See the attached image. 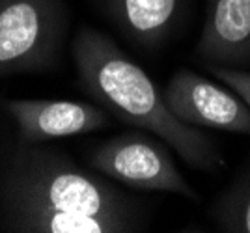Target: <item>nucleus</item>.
Instances as JSON below:
<instances>
[{
	"instance_id": "7ed1b4c3",
	"label": "nucleus",
	"mask_w": 250,
	"mask_h": 233,
	"mask_svg": "<svg viewBox=\"0 0 250 233\" xmlns=\"http://www.w3.org/2000/svg\"><path fill=\"white\" fill-rule=\"evenodd\" d=\"M67 30L65 0H0V77L52 69Z\"/></svg>"
},
{
	"instance_id": "39448f33",
	"label": "nucleus",
	"mask_w": 250,
	"mask_h": 233,
	"mask_svg": "<svg viewBox=\"0 0 250 233\" xmlns=\"http://www.w3.org/2000/svg\"><path fill=\"white\" fill-rule=\"evenodd\" d=\"M172 114L190 127H209L250 135V106L231 88L179 69L163 92Z\"/></svg>"
},
{
	"instance_id": "9d476101",
	"label": "nucleus",
	"mask_w": 250,
	"mask_h": 233,
	"mask_svg": "<svg viewBox=\"0 0 250 233\" xmlns=\"http://www.w3.org/2000/svg\"><path fill=\"white\" fill-rule=\"evenodd\" d=\"M208 67L219 80L231 88L250 106V71H245L241 67H226V65L215 64H209Z\"/></svg>"
},
{
	"instance_id": "f257e3e1",
	"label": "nucleus",
	"mask_w": 250,
	"mask_h": 233,
	"mask_svg": "<svg viewBox=\"0 0 250 233\" xmlns=\"http://www.w3.org/2000/svg\"><path fill=\"white\" fill-rule=\"evenodd\" d=\"M146 220L131 194L60 149L21 144L0 170L2 232L133 233Z\"/></svg>"
},
{
	"instance_id": "0eeeda50",
	"label": "nucleus",
	"mask_w": 250,
	"mask_h": 233,
	"mask_svg": "<svg viewBox=\"0 0 250 233\" xmlns=\"http://www.w3.org/2000/svg\"><path fill=\"white\" fill-rule=\"evenodd\" d=\"M196 53L209 64H250V0H208Z\"/></svg>"
},
{
	"instance_id": "f03ea898",
	"label": "nucleus",
	"mask_w": 250,
	"mask_h": 233,
	"mask_svg": "<svg viewBox=\"0 0 250 233\" xmlns=\"http://www.w3.org/2000/svg\"><path fill=\"white\" fill-rule=\"evenodd\" d=\"M71 51L79 80L99 106L127 125L161 138L192 168L213 170L222 162L211 138L172 114L155 82L110 36L84 26Z\"/></svg>"
},
{
	"instance_id": "1a4fd4ad",
	"label": "nucleus",
	"mask_w": 250,
	"mask_h": 233,
	"mask_svg": "<svg viewBox=\"0 0 250 233\" xmlns=\"http://www.w3.org/2000/svg\"><path fill=\"white\" fill-rule=\"evenodd\" d=\"M213 218L222 232L250 233V174L220 194L213 207Z\"/></svg>"
},
{
	"instance_id": "6e6552de",
	"label": "nucleus",
	"mask_w": 250,
	"mask_h": 233,
	"mask_svg": "<svg viewBox=\"0 0 250 233\" xmlns=\"http://www.w3.org/2000/svg\"><path fill=\"white\" fill-rule=\"evenodd\" d=\"M118 32L142 49H159L181 22L187 0H95Z\"/></svg>"
},
{
	"instance_id": "423d86ee",
	"label": "nucleus",
	"mask_w": 250,
	"mask_h": 233,
	"mask_svg": "<svg viewBox=\"0 0 250 233\" xmlns=\"http://www.w3.org/2000/svg\"><path fill=\"white\" fill-rule=\"evenodd\" d=\"M4 110L15 121L22 146L86 135L110 123V116L103 106L79 101L10 99L4 103Z\"/></svg>"
},
{
	"instance_id": "20e7f679",
	"label": "nucleus",
	"mask_w": 250,
	"mask_h": 233,
	"mask_svg": "<svg viewBox=\"0 0 250 233\" xmlns=\"http://www.w3.org/2000/svg\"><path fill=\"white\" fill-rule=\"evenodd\" d=\"M88 162L92 170L125 187L196 198V192L181 175L167 144L146 133L135 131L106 138L90 151Z\"/></svg>"
}]
</instances>
